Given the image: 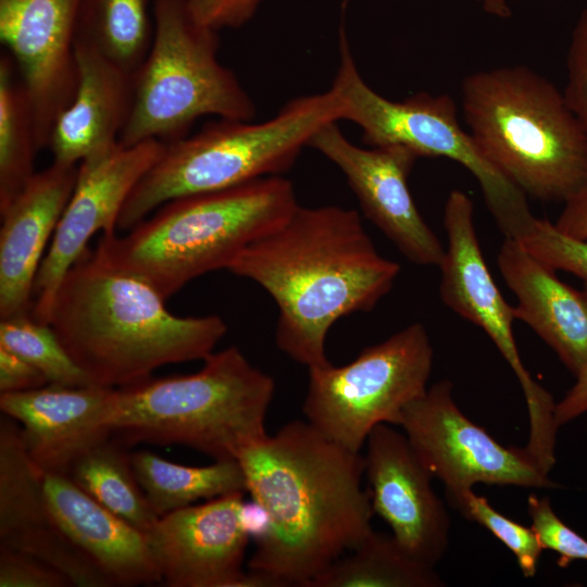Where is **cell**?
Instances as JSON below:
<instances>
[{
	"mask_svg": "<svg viewBox=\"0 0 587 587\" xmlns=\"http://www.w3.org/2000/svg\"><path fill=\"white\" fill-rule=\"evenodd\" d=\"M554 226L569 237L587 239V184L564 202Z\"/></svg>",
	"mask_w": 587,
	"mask_h": 587,
	"instance_id": "cell-37",
	"label": "cell"
},
{
	"mask_svg": "<svg viewBox=\"0 0 587 587\" xmlns=\"http://www.w3.org/2000/svg\"><path fill=\"white\" fill-rule=\"evenodd\" d=\"M298 205L289 179L262 177L171 200L125 236L102 235L95 250L113 266L147 280L167 300L192 279L226 270Z\"/></svg>",
	"mask_w": 587,
	"mask_h": 587,
	"instance_id": "cell-4",
	"label": "cell"
},
{
	"mask_svg": "<svg viewBox=\"0 0 587 587\" xmlns=\"http://www.w3.org/2000/svg\"><path fill=\"white\" fill-rule=\"evenodd\" d=\"M263 0H185L192 14L215 30L248 23Z\"/></svg>",
	"mask_w": 587,
	"mask_h": 587,
	"instance_id": "cell-35",
	"label": "cell"
},
{
	"mask_svg": "<svg viewBox=\"0 0 587 587\" xmlns=\"http://www.w3.org/2000/svg\"><path fill=\"white\" fill-rule=\"evenodd\" d=\"M0 347L35 366L48 385L63 387L95 386L77 365L49 324L30 314L1 320Z\"/></svg>",
	"mask_w": 587,
	"mask_h": 587,
	"instance_id": "cell-29",
	"label": "cell"
},
{
	"mask_svg": "<svg viewBox=\"0 0 587 587\" xmlns=\"http://www.w3.org/2000/svg\"><path fill=\"white\" fill-rule=\"evenodd\" d=\"M482 7V9L492 16L499 18L510 17L512 9L510 3L516 0H470Z\"/></svg>",
	"mask_w": 587,
	"mask_h": 587,
	"instance_id": "cell-39",
	"label": "cell"
},
{
	"mask_svg": "<svg viewBox=\"0 0 587 587\" xmlns=\"http://www.w3.org/2000/svg\"><path fill=\"white\" fill-rule=\"evenodd\" d=\"M126 449L112 436L101 439L74 460L65 476L109 511L146 534L159 517L136 478Z\"/></svg>",
	"mask_w": 587,
	"mask_h": 587,
	"instance_id": "cell-25",
	"label": "cell"
},
{
	"mask_svg": "<svg viewBox=\"0 0 587 587\" xmlns=\"http://www.w3.org/2000/svg\"><path fill=\"white\" fill-rule=\"evenodd\" d=\"M447 498L465 519L488 529L515 555L525 577L535 576L544 548L532 527L502 515L485 497L476 495L472 488L447 494Z\"/></svg>",
	"mask_w": 587,
	"mask_h": 587,
	"instance_id": "cell-30",
	"label": "cell"
},
{
	"mask_svg": "<svg viewBox=\"0 0 587 587\" xmlns=\"http://www.w3.org/2000/svg\"><path fill=\"white\" fill-rule=\"evenodd\" d=\"M114 389L46 385L2 392L0 410L21 425L22 440L35 465L65 476L79 454L111 436L108 415Z\"/></svg>",
	"mask_w": 587,
	"mask_h": 587,
	"instance_id": "cell-19",
	"label": "cell"
},
{
	"mask_svg": "<svg viewBox=\"0 0 587 587\" xmlns=\"http://www.w3.org/2000/svg\"><path fill=\"white\" fill-rule=\"evenodd\" d=\"M46 385V377L35 366L0 347V394L27 391Z\"/></svg>",
	"mask_w": 587,
	"mask_h": 587,
	"instance_id": "cell-36",
	"label": "cell"
},
{
	"mask_svg": "<svg viewBox=\"0 0 587 587\" xmlns=\"http://www.w3.org/2000/svg\"><path fill=\"white\" fill-rule=\"evenodd\" d=\"M365 446L373 512L411 557L435 567L448 549L450 519L432 487V473L405 434L387 423L371 430Z\"/></svg>",
	"mask_w": 587,
	"mask_h": 587,
	"instance_id": "cell-17",
	"label": "cell"
},
{
	"mask_svg": "<svg viewBox=\"0 0 587 587\" xmlns=\"http://www.w3.org/2000/svg\"><path fill=\"white\" fill-rule=\"evenodd\" d=\"M247 491L263 508L267 527L255 538L249 570L280 587L310 584L372 532L364 457L325 437L308 421H292L237 458Z\"/></svg>",
	"mask_w": 587,
	"mask_h": 587,
	"instance_id": "cell-1",
	"label": "cell"
},
{
	"mask_svg": "<svg viewBox=\"0 0 587 587\" xmlns=\"http://www.w3.org/2000/svg\"><path fill=\"white\" fill-rule=\"evenodd\" d=\"M75 57V93L54 122L48 145L53 162L65 165L114 149L132 107L133 74L79 36Z\"/></svg>",
	"mask_w": 587,
	"mask_h": 587,
	"instance_id": "cell-21",
	"label": "cell"
},
{
	"mask_svg": "<svg viewBox=\"0 0 587 587\" xmlns=\"http://www.w3.org/2000/svg\"><path fill=\"white\" fill-rule=\"evenodd\" d=\"M80 0H0V40L26 90L38 149L77 85L75 39Z\"/></svg>",
	"mask_w": 587,
	"mask_h": 587,
	"instance_id": "cell-14",
	"label": "cell"
},
{
	"mask_svg": "<svg viewBox=\"0 0 587 587\" xmlns=\"http://www.w3.org/2000/svg\"><path fill=\"white\" fill-rule=\"evenodd\" d=\"M0 546L34 555L73 586L112 587L70 541L47 501L42 472L29 458L14 420L0 421Z\"/></svg>",
	"mask_w": 587,
	"mask_h": 587,
	"instance_id": "cell-18",
	"label": "cell"
},
{
	"mask_svg": "<svg viewBox=\"0 0 587 587\" xmlns=\"http://www.w3.org/2000/svg\"><path fill=\"white\" fill-rule=\"evenodd\" d=\"M196 373L115 388L108 415L111 436L192 448L214 461L237 460L268 434L265 420L274 379L235 346L212 352Z\"/></svg>",
	"mask_w": 587,
	"mask_h": 587,
	"instance_id": "cell-5",
	"label": "cell"
},
{
	"mask_svg": "<svg viewBox=\"0 0 587 587\" xmlns=\"http://www.w3.org/2000/svg\"><path fill=\"white\" fill-rule=\"evenodd\" d=\"M342 115L344 101L330 87L290 100L267 121L221 118L195 135L166 143L127 197L116 229H132L171 200L287 171L312 137Z\"/></svg>",
	"mask_w": 587,
	"mask_h": 587,
	"instance_id": "cell-7",
	"label": "cell"
},
{
	"mask_svg": "<svg viewBox=\"0 0 587 587\" xmlns=\"http://www.w3.org/2000/svg\"><path fill=\"white\" fill-rule=\"evenodd\" d=\"M433 359L425 327L413 323L348 364L308 369L302 412L325 437L361 452L375 426L396 425L402 410L427 390Z\"/></svg>",
	"mask_w": 587,
	"mask_h": 587,
	"instance_id": "cell-10",
	"label": "cell"
},
{
	"mask_svg": "<svg viewBox=\"0 0 587 587\" xmlns=\"http://www.w3.org/2000/svg\"><path fill=\"white\" fill-rule=\"evenodd\" d=\"M499 271L517 303L515 319L525 322L576 377L587 363V294L560 280L555 271L504 237Z\"/></svg>",
	"mask_w": 587,
	"mask_h": 587,
	"instance_id": "cell-23",
	"label": "cell"
},
{
	"mask_svg": "<svg viewBox=\"0 0 587 587\" xmlns=\"http://www.w3.org/2000/svg\"><path fill=\"white\" fill-rule=\"evenodd\" d=\"M448 246L439 264L442 302L480 327L515 373L523 389L528 416L526 447L536 454L555 448L559 425L551 395L525 369L513 335V307L502 297L484 260L477 239L473 202L461 190H452L444 210Z\"/></svg>",
	"mask_w": 587,
	"mask_h": 587,
	"instance_id": "cell-11",
	"label": "cell"
},
{
	"mask_svg": "<svg viewBox=\"0 0 587 587\" xmlns=\"http://www.w3.org/2000/svg\"><path fill=\"white\" fill-rule=\"evenodd\" d=\"M242 496L228 494L158 519L145 536L163 583L170 587H247L242 562L250 535Z\"/></svg>",
	"mask_w": 587,
	"mask_h": 587,
	"instance_id": "cell-16",
	"label": "cell"
},
{
	"mask_svg": "<svg viewBox=\"0 0 587 587\" xmlns=\"http://www.w3.org/2000/svg\"><path fill=\"white\" fill-rule=\"evenodd\" d=\"M565 101L587 135V8L572 30L566 54Z\"/></svg>",
	"mask_w": 587,
	"mask_h": 587,
	"instance_id": "cell-34",
	"label": "cell"
},
{
	"mask_svg": "<svg viewBox=\"0 0 587 587\" xmlns=\"http://www.w3.org/2000/svg\"><path fill=\"white\" fill-rule=\"evenodd\" d=\"M527 510L532 528L542 548L560 555L558 561L560 566H566L574 560L587 561V540L559 519L549 498L530 495L527 499Z\"/></svg>",
	"mask_w": 587,
	"mask_h": 587,
	"instance_id": "cell-32",
	"label": "cell"
},
{
	"mask_svg": "<svg viewBox=\"0 0 587 587\" xmlns=\"http://www.w3.org/2000/svg\"><path fill=\"white\" fill-rule=\"evenodd\" d=\"M78 165L36 172L0 211V319L30 314L42 253L73 193Z\"/></svg>",
	"mask_w": 587,
	"mask_h": 587,
	"instance_id": "cell-20",
	"label": "cell"
},
{
	"mask_svg": "<svg viewBox=\"0 0 587 587\" xmlns=\"http://www.w3.org/2000/svg\"><path fill=\"white\" fill-rule=\"evenodd\" d=\"M226 270L273 298L277 348L311 369L330 363V327L342 316L371 311L390 291L400 265L377 252L355 210L298 205Z\"/></svg>",
	"mask_w": 587,
	"mask_h": 587,
	"instance_id": "cell-2",
	"label": "cell"
},
{
	"mask_svg": "<svg viewBox=\"0 0 587 587\" xmlns=\"http://www.w3.org/2000/svg\"><path fill=\"white\" fill-rule=\"evenodd\" d=\"M435 567L411 557L392 535L372 532L309 587H439Z\"/></svg>",
	"mask_w": 587,
	"mask_h": 587,
	"instance_id": "cell-26",
	"label": "cell"
},
{
	"mask_svg": "<svg viewBox=\"0 0 587 587\" xmlns=\"http://www.w3.org/2000/svg\"><path fill=\"white\" fill-rule=\"evenodd\" d=\"M164 149L165 143L155 139L133 146L118 142L111 151L78 164L73 193L36 275L33 319L48 324L62 278L96 233L116 234L117 218L127 197Z\"/></svg>",
	"mask_w": 587,
	"mask_h": 587,
	"instance_id": "cell-13",
	"label": "cell"
},
{
	"mask_svg": "<svg viewBox=\"0 0 587 587\" xmlns=\"http://www.w3.org/2000/svg\"><path fill=\"white\" fill-rule=\"evenodd\" d=\"M39 151L26 90L11 55H0V211L36 173Z\"/></svg>",
	"mask_w": 587,
	"mask_h": 587,
	"instance_id": "cell-27",
	"label": "cell"
},
{
	"mask_svg": "<svg viewBox=\"0 0 587 587\" xmlns=\"http://www.w3.org/2000/svg\"><path fill=\"white\" fill-rule=\"evenodd\" d=\"M165 301L87 248L62 278L48 324L95 386L121 388L163 365L204 360L225 336L221 316H176Z\"/></svg>",
	"mask_w": 587,
	"mask_h": 587,
	"instance_id": "cell-3",
	"label": "cell"
},
{
	"mask_svg": "<svg viewBox=\"0 0 587 587\" xmlns=\"http://www.w3.org/2000/svg\"><path fill=\"white\" fill-rule=\"evenodd\" d=\"M42 486L64 535L112 586L162 582L143 533L109 511L64 475L42 472Z\"/></svg>",
	"mask_w": 587,
	"mask_h": 587,
	"instance_id": "cell-22",
	"label": "cell"
},
{
	"mask_svg": "<svg viewBox=\"0 0 587 587\" xmlns=\"http://www.w3.org/2000/svg\"><path fill=\"white\" fill-rule=\"evenodd\" d=\"M517 240L552 270L570 272L587 279V239L569 237L548 220L536 217Z\"/></svg>",
	"mask_w": 587,
	"mask_h": 587,
	"instance_id": "cell-31",
	"label": "cell"
},
{
	"mask_svg": "<svg viewBox=\"0 0 587 587\" xmlns=\"http://www.w3.org/2000/svg\"><path fill=\"white\" fill-rule=\"evenodd\" d=\"M152 35L148 0H80L76 36L130 74L146 58Z\"/></svg>",
	"mask_w": 587,
	"mask_h": 587,
	"instance_id": "cell-28",
	"label": "cell"
},
{
	"mask_svg": "<svg viewBox=\"0 0 587 587\" xmlns=\"http://www.w3.org/2000/svg\"><path fill=\"white\" fill-rule=\"evenodd\" d=\"M336 123L324 125L309 146L341 171L364 215L403 257L417 265L439 266L445 249L419 212L408 186L420 157L400 145L359 147Z\"/></svg>",
	"mask_w": 587,
	"mask_h": 587,
	"instance_id": "cell-15",
	"label": "cell"
},
{
	"mask_svg": "<svg viewBox=\"0 0 587 587\" xmlns=\"http://www.w3.org/2000/svg\"><path fill=\"white\" fill-rule=\"evenodd\" d=\"M461 90L475 145L526 196L565 202L587 184V135L550 80L502 66L467 75Z\"/></svg>",
	"mask_w": 587,
	"mask_h": 587,
	"instance_id": "cell-6",
	"label": "cell"
},
{
	"mask_svg": "<svg viewBox=\"0 0 587 587\" xmlns=\"http://www.w3.org/2000/svg\"><path fill=\"white\" fill-rule=\"evenodd\" d=\"M130 460L136 478L158 517L200 499L247 491L238 460L189 466L173 463L148 450L130 453Z\"/></svg>",
	"mask_w": 587,
	"mask_h": 587,
	"instance_id": "cell-24",
	"label": "cell"
},
{
	"mask_svg": "<svg viewBox=\"0 0 587 587\" xmlns=\"http://www.w3.org/2000/svg\"><path fill=\"white\" fill-rule=\"evenodd\" d=\"M149 51L133 74L132 107L118 142L171 143L200 117L251 121L255 105L217 57V30L201 23L185 0H153Z\"/></svg>",
	"mask_w": 587,
	"mask_h": 587,
	"instance_id": "cell-8",
	"label": "cell"
},
{
	"mask_svg": "<svg viewBox=\"0 0 587 587\" xmlns=\"http://www.w3.org/2000/svg\"><path fill=\"white\" fill-rule=\"evenodd\" d=\"M70 578L47 562L0 546V587H67Z\"/></svg>",
	"mask_w": 587,
	"mask_h": 587,
	"instance_id": "cell-33",
	"label": "cell"
},
{
	"mask_svg": "<svg viewBox=\"0 0 587 587\" xmlns=\"http://www.w3.org/2000/svg\"><path fill=\"white\" fill-rule=\"evenodd\" d=\"M413 449L447 494L477 483L555 488L524 448L503 447L457 405L450 380L437 382L409 403L397 421Z\"/></svg>",
	"mask_w": 587,
	"mask_h": 587,
	"instance_id": "cell-12",
	"label": "cell"
},
{
	"mask_svg": "<svg viewBox=\"0 0 587 587\" xmlns=\"http://www.w3.org/2000/svg\"><path fill=\"white\" fill-rule=\"evenodd\" d=\"M587 294V279L584 280ZM587 412V363L576 376V383L565 397L555 403L554 416L559 426Z\"/></svg>",
	"mask_w": 587,
	"mask_h": 587,
	"instance_id": "cell-38",
	"label": "cell"
},
{
	"mask_svg": "<svg viewBox=\"0 0 587 587\" xmlns=\"http://www.w3.org/2000/svg\"><path fill=\"white\" fill-rule=\"evenodd\" d=\"M339 65L332 85L344 101L342 120L357 124L370 147L404 146L421 157H444L464 166L479 184L485 203L508 238L519 239L536 218L527 196L479 151L458 120L448 95L419 92L394 101L371 88L361 76L347 37L339 28Z\"/></svg>",
	"mask_w": 587,
	"mask_h": 587,
	"instance_id": "cell-9",
	"label": "cell"
}]
</instances>
